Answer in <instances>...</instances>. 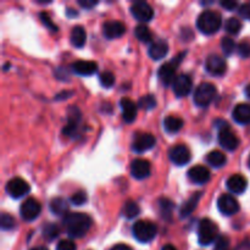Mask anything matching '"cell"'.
<instances>
[{"instance_id": "19", "label": "cell", "mask_w": 250, "mask_h": 250, "mask_svg": "<svg viewBox=\"0 0 250 250\" xmlns=\"http://www.w3.org/2000/svg\"><path fill=\"white\" fill-rule=\"evenodd\" d=\"M187 175L190 182L195 183V185H205L210 180L209 168L202 165H198L189 168Z\"/></svg>"}, {"instance_id": "14", "label": "cell", "mask_w": 250, "mask_h": 250, "mask_svg": "<svg viewBox=\"0 0 250 250\" xmlns=\"http://www.w3.org/2000/svg\"><path fill=\"white\" fill-rule=\"evenodd\" d=\"M205 67H207L208 72L212 76H222L225 75V72H226L227 70V65L225 59L216 55V54H212V55L208 56L207 62H205Z\"/></svg>"}, {"instance_id": "51", "label": "cell", "mask_w": 250, "mask_h": 250, "mask_svg": "<svg viewBox=\"0 0 250 250\" xmlns=\"http://www.w3.org/2000/svg\"><path fill=\"white\" fill-rule=\"evenodd\" d=\"M248 165H249V167H250V156H249V160H248Z\"/></svg>"}, {"instance_id": "34", "label": "cell", "mask_w": 250, "mask_h": 250, "mask_svg": "<svg viewBox=\"0 0 250 250\" xmlns=\"http://www.w3.org/2000/svg\"><path fill=\"white\" fill-rule=\"evenodd\" d=\"M225 28L229 34H237L242 29V22L236 17H229L225 23Z\"/></svg>"}, {"instance_id": "28", "label": "cell", "mask_w": 250, "mask_h": 250, "mask_svg": "<svg viewBox=\"0 0 250 250\" xmlns=\"http://www.w3.org/2000/svg\"><path fill=\"white\" fill-rule=\"evenodd\" d=\"M207 163L212 167H221L227 163V159L222 151L214 150L207 155Z\"/></svg>"}, {"instance_id": "4", "label": "cell", "mask_w": 250, "mask_h": 250, "mask_svg": "<svg viewBox=\"0 0 250 250\" xmlns=\"http://www.w3.org/2000/svg\"><path fill=\"white\" fill-rule=\"evenodd\" d=\"M132 232H133V236L137 241L141 242V243H148L155 238L158 229L154 225V222L149 221V220H138L137 222H134Z\"/></svg>"}, {"instance_id": "15", "label": "cell", "mask_w": 250, "mask_h": 250, "mask_svg": "<svg viewBox=\"0 0 250 250\" xmlns=\"http://www.w3.org/2000/svg\"><path fill=\"white\" fill-rule=\"evenodd\" d=\"M126 32V26L124 22L117 21V20H111L106 21L103 24V34L107 39H116L124 36Z\"/></svg>"}, {"instance_id": "46", "label": "cell", "mask_w": 250, "mask_h": 250, "mask_svg": "<svg viewBox=\"0 0 250 250\" xmlns=\"http://www.w3.org/2000/svg\"><path fill=\"white\" fill-rule=\"evenodd\" d=\"M220 5H221L222 7H225L226 10H229V11H232V10H234L238 6V4H237L236 1H221Z\"/></svg>"}, {"instance_id": "13", "label": "cell", "mask_w": 250, "mask_h": 250, "mask_svg": "<svg viewBox=\"0 0 250 250\" xmlns=\"http://www.w3.org/2000/svg\"><path fill=\"white\" fill-rule=\"evenodd\" d=\"M193 87V82L192 78L189 77L186 73H181L176 77L175 82L172 83V88H173V93L176 94V97L178 98H183L186 95H188L192 90Z\"/></svg>"}, {"instance_id": "3", "label": "cell", "mask_w": 250, "mask_h": 250, "mask_svg": "<svg viewBox=\"0 0 250 250\" xmlns=\"http://www.w3.org/2000/svg\"><path fill=\"white\" fill-rule=\"evenodd\" d=\"M219 238V229L217 225L210 219L200 220L198 226V242L200 246H210Z\"/></svg>"}, {"instance_id": "20", "label": "cell", "mask_w": 250, "mask_h": 250, "mask_svg": "<svg viewBox=\"0 0 250 250\" xmlns=\"http://www.w3.org/2000/svg\"><path fill=\"white\" fill-rule=\"evenodd\" d=\"M168 53V44L164 39H158V41L151 42L149 45L148 54L153 60H161L165 58Z\"/></svg>"}, {"instance_id": "29", "label": "cell", "mask_w": 250, "mask_h": 250, "mask_svg": "<svg viewBox=\"0 0 250 250\" xmlns=\"http://www.w3.org/2000/svg\"><path fill=\"white\" fill-rule=\"evenodd\" d=\"M183 127V120L180 117L175 116H168L166 117L165 121H164V128L168 133H176V132L180 131Z\"/></svg>"}, {"instance_id": "50", "label": "cell", "mask_w": 250, "mask_h": 250, "mask_svg": "<svg viewBox=\"0 0 250 250\" xmlns=\"http://www.w3.org/2000/svg\"><path fill=\"white\" fill-rule=\"evenodd\" d=\"M31 250H48L45 247H36V248H32Z\"/></svg>"}, {"instance_id": "7", "label": "cell", "mask_w": 250, "mask_h": 250, "mask_svg": "<svg viewBox=\"0 0 250 250\" xmlns=\"http://www.w3.org/2000/svg\"><path fill=\"white\" fill-rule=\"evenodd\" d=\"M5 189H6V193L10 197H12L14 199H20V198L28 194L29 190H31V187H29V185L23 178L15 177L6 183V188Z\"/></svg>"}, {"instance_id": "41", "label": "cell", "mask_w": 250, "mask_h": 250, "mask_svg": "<svg viewBox=\"0 0 250 250\" xmlns=\"http://www.w3.org/2000/svg\"><path fill=\"white\" fill-rule=\"evenodd\" d=\"M237 51H238V54L242 56V58H244V59L249 58L250 56V42L244 41V42H242V43H239L238 46H237Z\"/></svg>"}, {"instance_id": "27", "label": "cell", "mask_w": 250, "mask_h": 250, "mask_svg": "<svg viewBox=\"0 0 250 250\" xmlns=\"http://www.w3.org/2000/svg\"><path fill=\"white\" fill-rule=\"evenodd\" d=\"M49 207H50L51 212L58 216H66L68 214V202L63 198H54L50 200Z\"/></svg>"}, {"instance_id": "48", "label": "cell", "mask_w": 250, "mask_h": 250, "mask_svg": "<svg viewBox=\"0 0 250 250\" xmlns=\"http://www.w3.org/2000/svg\"><path fill=\"white\" fill-rule=\"evenodd\" d=\"M161 250H178V249L176 248V247L171 246V244H166V246L163 247V249Z\"/></svg>"}, {"instance_id": "18", "label": "cell", "mask_w": 250, "mask_h": 250, "mask_svg": "<svg viewBox=\"0 0 250 250\" xmlns=\"http://www.w3.org/2000/svg\"><path fill=\"white\" fill-rule=\"evenodd\" d=\"M131 173L137 180H144L150 175V163L144 159H136L131 164Z\"/></svg>"}, {"instance_id": "31", "label": "cell", "mask_w": 250, "mask_h": 250, "mask_svg": "<svg viewBox=\"0 0 250 250\" xmlns=\"http://www.w3.org/2000/svg\"><path fill=\"white\" fill-rule=\"evenodd\" d=\"M141 212V209H139V205L137 204L133 200H127L124 205V209H122V214L126 219H134L137 217Z\"/></svg>"}, {"instance_id": "43", "label": "cell", "mask_w": 250, "mask_h": 250, "mask_svg": "<svg viewBox=\"0 0 250 250\" xmlns=\"http://www.w3.org/2000/svg\"><path fill=\"white\" fill-rule=\"evenodd\" d=\"M56 250H76V244L71 239H61L56 246Z\"/></svg>"}, {"instance_id": "17", "label": "cell", "mask_w": 250, "mask_h": 250, "mask_svg": "<svg viewBox=\"0 0 250 250\" xmlns=\"http://www.w3.org/2000/svg\"><path fill=\"white\" fill-rule=\"evenodd\" d=\"M80 111L77 109H71L68 112V124L63 128V134L71 138H76L80 133Z\"/></svg>"}, {"instance_id": "26", "label": "cell", "mask_w": 250, "mask_h": 250, "mask_svg": "<svg viewBox=\"0 0 250 250\" xmlns=\"http://www.w3.org/2000/svg\"><path fill=\"white\" fill-rule=\"evenodd\" d=\"M85 39H87V34H85L84 28L82 26L73 27L70 34L71 44L76 48H82L85 44Z\"/></svg>"}, {"instance_id": "22", "label": "cell", "mask_w": 250, "mask_h": 250, "mask_svg": "<svg viewBox=\"0 0 250 250\" xmlns=\"http://www.w3.org/2000/svg\"><path fill=\"white\" fill-rule=\"evenodd\" d=\"M71 68L75 73L81 76H90L94 72H97V63L94 61H85V60H78L71 65Z\"/></svg>"}, {"instance_id": "35", "label": "cell", "mask_w": 250, "mask_h": 250, "mask_svg": "<svg viewBox=\"0 0 250 250\" xmlns=\"http://www.w3.org/2000/svg\"><path fill=\"white\" fill-rule=\"evenodd\" d=\"M155 105H156V100L153 94L143 95L138 102V106L143 110H151L155 107Z\"/></svg>"}, {"instance_id": "38", "label": "cell", "mask_w": 250, "mask_h": 250, "mask_svg": "<svg viewBox=\"0 0 250 250\" xmlns=\"http://www.w3.org/2000/svg\"><path fill=\"white\" fill-rule=\"evenodd\" d=\"M16 225V221H15L14 217L9 214H1L0 216V226H1L2 229L5 231H9V229H12Z\"/></svg>"}, {"instance_id": "45", "label": "cell", "mask_w": 250, "mask_h": 250, "mask_svg": "<svg viewBox=\"0 0 250 250\" xmlns=\"http://www.w3.org/2000/svg\"><path fill=\"white\" fill-rule=\"evenodd\" d=\"M78 4L84 9H92L98 4L97 0H78Z\"/></svg>"}, {"instance_id": "12", "label": "cell", "mask_w": 250, "mask_h": 250, "mask_svg": "<svg viewBox=\"0 0 250 250\" xmlns=\"http://www.w3.org/2000/svg\"><path fill=\"white\" fill-rule=\"evenodd\" d=\"M131 14L141 22H149L154 17V10L146 1H136L131 6Z\"/></svg>"}, {"instance_id": "47", "label": "cell", "mask_w": 250, "mask_h": 250, "mask_svg": "<svg viewBox=\"0 0 250 250\" xmlns=\"http://www.w3.org/2000/svg\"><path fill=\"white\" fill-rule=\"evenodd\" d=\"M110 250H133L131 248V247H128L127 244H124V243H120V244H116V246L112 247Z\"/></svg>"}, {"instance_id": "39", "label": "cell", "mask_w": 250, "mask_h": 250, "mask_svg": "<svg viewBox=\"0 0 250 250\" xmlns=\"http://www.w3.org/2000/svg\"><path fill=\"white\" fill-rule=\"evenodd\" d=\"M87 202V193L84 190H78L76 192L72 197L70 198L71 204L76 205V207H80V205H83Z\"/></svg>"}, {"instance_id": "16", "label": "cell", "mask_w": 250, "mask_h": 250, "mask_svg": "<svg viewBox=\"0 0 250 250\" xmlns=\"http://www.w3.org/2000/svg\"><path fill=\"white\" fill-rule=\"evenodd\" d=\"M156 143V139L153 134L150 133H137L134 137L132 148L137 153H144L153 148Z\"/></svg>"}, {"instance_id": "24", "label": "cell", "mask_w": 250, "mask_h": 250, "mask_svg": "<svg viewBox=\"0 0 250 250\" xmlns=\"http://www.w3.org/2000/svg\"><path fill=\"white\" fill-rule=\"evenodd\" d=\"M232 117L239 125L250 124V105L238 104L232 112Z\"/></svg>"}, {"instance_id": "25", "label": "cell", "mask_w": 250, "mask_h": 250, "mask_svg": "<svg viewBox=\"0 0 250 250\" xmlns=\"http://www.w3.org/2000/svg\"><path fill=\"white\" fill-rule=\"evenodd\" d=\"M200 198H202V192H198V193H195V194H193L192 197L187 200V202L183 203V205L181 207V210H180V216L182 217V219L189 216V215L194 211L195 208H197V205H198V203H199Z\"/></svg>"}, {"instance_id": "9", "label": "cell", "mask_w": 250, "mask_h": 250, "mask_svg": "<svg viewBox=\"0 0 250 250\" xmlns=\"http://www.w3.org/2000/svg\"><path fill=\"white\" fill-rule=\"evenodd\" d=\"M219 143L222 148L227 149L229 151H233L238 148L239 146V139L233 132L229 129V125L225 127L219 128Z\"/></svg>"}, {"instance_id": "8", "label": "cell", "mask_w": 250, "mask_h": 250, "mask_svg": "<svg viewBox=\"0 0 250 250\" xmlns=\"http://www.w3.org/2000/svg\"><path fill=\"white\" fill-rule=\"evenodd\" d=\"M42 211V205L34 198H28L24 200L20 208V215L24 221H33L39 216Z\"/></svg>"}, {"instance_id": "2", "label": "cell", "mask_w": 250, "mask_h": 250, "mask_svg": "<svg viewBox=\"0 0 250 250\" xmlns=\"http://www.w3.org/2000/svg\"><path fill=\"white\" fill-rule=\"evenodd\" d=\"M222 24V17L217 11L205 10L199 15L197 20V27L202 33L214 34L220 29Z\"/></svg>"}, {"instance_id": "49", "label": "cell", "mask_w": 250, "mask_h": 250, "mask_svg": "<svg viewBox=\"0 0 250 250\" xmlns=\"http://www.w3.org/2000/svg\"><path fill=\"white\" fill-rule=\"evenodd\" d=\"M246 95L250 99V83L247 85V88H246Z\"/></svg>"}, {"instance_id": "5", "label": "cell", "mask_w": 250, "mask_h": 250, "mask_svg": "<svg viewBox=\"0 0 250 250\" xmlns=\"http://www.w3.org/2000/svg\"><path fill=\"white\" fill-rule=\"evenodd\" d=\"M216 87L212 83L204 82L200 83L194 93L195 105L200 107H207L216 97Z\"/></svg>"}, {"instance_id": "33", "label": "cell", "mask_w": 250, "mask_h": 250, "mask_svg": "<svg viewBox=\"0 0 250 250\" xmlns=\"http://www.w3.org/2000/svg\"><path fill=\"white\" fill-rule=\"evenodd\" d=\"M60 234V227L56 224H46L43 227V237L46 241H53Z\"/></svg>"}, {"instance_id": "44", "label": "cell", "mask_w": 250, "mask_h": 250, "mask_svg": "<svg viewBox=\"0 0 250 250\" xmlns=\"http://www.w3.org/2000/svg\"><path fill=\"white\" fill-rule=\"evenodd\" d=\"M238 12L242 17H244V19L247 20H250V2H248V4L241 5L238 9Z\"/></svg>"}, {"instance_id": "36", "label": "cell", "mask_w": 250, "mask_h": 250, "mask_svg": "<svg viewBox=\"0 0 250 250\" xmlns=\"http://www.w3.org/2000/svg\"><path fill=\"white\" fill-rule=\"evenodd\" d=\"M221 48L225 55L229 56L234 53V50H236V43H234L233 39L229 38V37H224L221 41Z\"/></svg>"}, {"instance_id": "32", "label": "cell", "mask_w": 250, "mask_h": 250, "mask_svg": "<svg viewBox=\"0 0 250 250\" xmlns=\"http://www.w3.org/2000/svg\"><path fill=\"white\" fill-rule=\"evenodd\" d=\"M134 34L143 43H150L151 39H153V33H151L149 27H146V24H138L134 28Z\"/></svg>"}, {"instance_id": "40", "label": "cell", "mask_w": 250, "mask_h": 250, "mask_svg": "<svg viewBox=\"0 0 250 250\" xmlns=\"http://www.w3.org/2000/svg\"><path fill=\"white\" fill-rule=\"evenodd\" d=\"M229 238L226 236H219V238L215 241L214 250H229Z\"/></svg>"}, {"instance_id": "11", "label": "cell", "mask_w": 250, "mask_h": 250, "mask_svg": "<svg viewBox=\"0 0 250 250\" xmlns=\"http://www.w3.org/2000/svg\"><path fill=\"white\" fill-rule=\"evenodd\" d=\"M168 158H170V160L175 165L183 166L189 163L190 158H192V154H190V150L188 149V146H183V144H178V146H172L170 149V151H168Z\"/></svg>"}, {"instance_id": "23", "label": "cell", "mask_w": 250, "mask_h": 250, "mask_svg": "<svg viewBox=\"0 0 250 250\" xmlns=\"http://www.w3.org/2000/svg\"><path fill=\"white\" fill-rule=\"evenodd\" d=\"M247 185H248L247 180L241 175L231 176V177H229V180L226 182L227 188L233 194H242L247 189Z\"/></svg>"}, {"instance_id": "6", "label": "cell", "mask_w": 250, "mask_h": 250, "mask_svg": "<svg viewBox=\"0 0 250 250\" xmlns=\"http://www.w3.org/2000/svg\"><path fill=\"white\" fill-rule=\"evenodd\" d=\"M183 56H185V53L180 54L177 58H173L172 61L164 63V65L159 68V80H160V82L163 83L165 87H167V85L172 84V83L175 82L176 77H177V76H176V70H177L178 63L182 61Z\"/></svg>"}, {"instance_id": "37", "label": "cell", "mask_w": 250, "mask_h": 250, "mask_svg": "<svg viewBox=\"0 0 250 250\" xmlns=\"http://www.w3.org/2000/svg\"><path fill=\"white\" fill-rule=\"evenodd\" d=\"M99 81L100 84L105 88H110L114 85L115 83V76L114 73L110 72V71H104L99 75Z\"/></svg>"}, {"instance_id": "1", "label": "cell", "mask_w": 250, "mask_h": 250, "mask_svg": "<svg viewBox=\"0 0 250 250\" xmlns=\"http://www.w3.org/2000/svg\"><path fill=\"white\" fill-rule=\"evenodd\" d=\"M62 224L68 236L72 238H82L88 233L93 221L89 215L83 212H71L63 216Z\"/></svg>"}, {"instance_id": "10", "label": "cell", "mask_w": 250, "mask_h": 250, "mask_svg": "<svg viewBox=\"0 0 250 250\" xmlns=\"http://www.w3.org/2000/svg\"><path fill=\"white\" fill-rule=\"evenodd\" d=\"M217 208L220 212L226 216H232L239 211V203L233 195L231 194H222L217 199Z\"/></svg>"}, {"instance_id": "30", "label": "cell", "mask_w": 250, "mask_h": 250, "mask_svg": "<svg viewBox=\"0 0 250 250\" xmlns=\"http://www.w3.org/2000/svg\"><path fill=\"white\" fill-rule=\"evenodd\" d=\"M158 205L159 209H160L161 216L165 220H170L171 216H172L173 209H175V204L167 198H160L158 200Z\"/></svg>"}, {"instance_id": "42", "label": "cell", "mask_w": 250, "mask_h": 250, "mask_svg": "<svg viewBox=\"0 0 250 250\" xmlns=\"http://www.w3.org/2000/svg\"><path fill=\"white\" fill-rule=\"evenodd\" d=\"M39 17H41L42 22H43V24L46 27V28H49L50 31H54V32L58 31V27H56V24L51 21L49 15H46L45 12H41V14H39Z\"/></svg>"}, {"instance_id": "21", "label": "cell", "mask_w": 250, "mask_h": 250, "mask_svg": "<svg viewBox=\"0 0 250 250\" xmlns=\"http://www.w3.org/2000/svg\"><path fill=\"white\" fill-rule=\"evenodd\" d=\"M120 106L122 110V116L124 120L128 124L133 122L137 117V105L136 103L132 102L129 98H122L120 100Z\"/></svg>"}]
</instances>
